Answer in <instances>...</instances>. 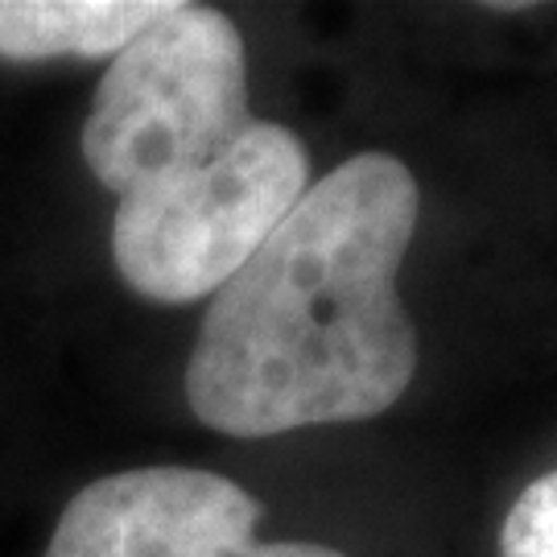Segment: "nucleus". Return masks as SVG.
Returning <instances> with one entry per match:
<instances>
[{
    "label": "nucleus",
    "instance_id": "nucleus-1",
    "mask_svg": "<svg viewBox=\"0 0 557 557\" xmlns=\"http://www.w3.org/2000/svg\"><path fill=\"white\" fill-rule=\"evenodd\" d=\"M418 207L393 153L368 149L310 182L211 294L186 363L190 413L227 438H277L393 409L418 372L397 294Z\"/></svg>",
    "mask_w": 557,
    "mask_h": 557
},
{
    "label": "nucleus",
    "instance_id": "nucleus-2",
    "mask_svg": "<svg viewBox=\"0 0 557 557\" xmlns=\"http://www.w3.org/2000/svg\"><path fill=\"white\" fill-rule=\"evenodd\" d=\"M257 124L244 38L211 4H165L108 62L83 120V161L112 195L186 178Z\"/></svg>",
    "mask_w": 557,
    "mask_h": 557
},
{
    "label": "nucleus",
    "instance_id": "nucleus-3",
    "mask_svg": "<svg viewBox=\"0 0 557 557\" xmlns=\"http://www.w3.org/2000/svg\"><path fill=\"white\" fill-rule=\"evenodd\" d=\"M310 186L298 133L260 120L186 178L140 186L116 199L112 260L124 285L149 301L211 298L273 236Z\"/></svg>",
    "mask_w": 557,
    "mask_h": 557
},
{
    "label": "nucleus",
    "instance_id": "nucleus-4",
    "mask_svg": "<svg viewBox=\"0 0 557 557\" xmlns=\"http://www.w3.org/2000/svg\"><path fill=\"white\" fill-rule=\"evenodd\" d=\"M260 499L199 467L116 471L71 496L46 557H223L248 545Z\"/></svg>",
    "mask_w": 557,
    "mask_h": 557
},
{
    "label": "nucleus",
    "instance_id": "nucleus-5",
    "mask_svg": "<svg viewBox=\"0 0 557 557\" xmlns=\"http://www.w3.org/2000/svg\"><path fill=\"white\" fill-rule=\"evenodd\" d=\"M170 0H0V59H116Z\"/></svg>",
    "mask_w": 557,
    "mask_h": 557
},
{
    "label": "nucleus",
    "instance_id": "nucleus-6",
    "mask_svg": "<svg viewBox=\"0 0 557 557\" xmlns=\"http://www.w3.org/2000/svg\"><path fill=\"white\" fill-rule=\"evenodd\" d=\"M499 557H557V471L520 492L499 533Z\"/></svg>",
    "mask_w": 557,
    "mask_h": 557
},
{
    "label": "nucleus",
    "instance_id": "nucleus-7",
    "mask_svg": "<svg viewBox=\"0 0 557 557\" xmlns=\"http://www.w3.org/2000/svg\"><path fill=\"white\" fill-rule=\"evenodd\" d=\"M223 557H343L338 549L314 545V541H248Z\"/></svg>",
    "mask_w": 557,
    "mask_h": 557
}]
</instances>
